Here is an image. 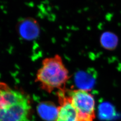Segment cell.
<instances>
[{
	"label": "cell",
	"instance_id": "obj_4",
	"mask_svg": "<svg viewBox=\"0 0 121 121\" xmlns=\"http://www.w3.org/2000/svg\"><path fill=\"white\" fill-rule=\"evenodd\" d=\"M59 106L55 121H76L77 113L66 91V89L57 92Z\"/></svg>",
	"mask_w": 121,
	"mask_h": 121
},
{
	"label": "cell",
	"instance_id": "obj_3",
	"mask_svg": "<svg viewBox=\"0 0 121 121\" xmlns=\"http://www.w3.org/2000/svg\"><path fill=\"white\" fill-rule=\"evenodd\" d=\"M31 106L28 98L0 107V121H28Z\"/></svg>",
	"mask_w": 121,
	"mask_h": 121
},
{
	"label": "cell",
	"instance_id": "obj_6",
	"mask_svg": "<svg viewBox=\"0 0 121 121\" xmlns=\"http://www.w3.org/2000/svg\"><path fill=\"white\" fill-rule=\"evenodd\" d=\"M37 111L39 116L47 121H55L58 113V107L51 102H43L38 105Z\"/></svg>",
	"mask_w": 121,
	"mask_h": 121
},
{
	"label": "cell",
	"instance_id": "obj_5",
	"mask_svg": "<svg viewBox=\"0 0 121 121\" xmlns=\"http://www.w3.org/2000/svg\"><path fill=\"white\" fill-rule=\"evenodd\" d=\"M17 30L22 38L30 40L35 39L39 35L40 28L35 19L28 17L18 23Z\"/></svg>",
	"mask_w": 121,
	"mask_h": 121
},
{
	"label": "cell",
	"instance_id": "obj_7",
	"mask_svg": "<svg viewBox=\"0 0 121 121\" xmlns=\"http://www.w3.org/2000/svg\"><path fill=\"white\" fill-rule=\"evenodd\" d=\"M100 43L102 48L112 51L117 48L118 43V38L117 35L110 31L103 33L100 37Z\"/></svg>",
	"mask_w": 121,
	"mask_h": 121
},
{
	"label": "cell",
	"instance_id": "obj_2",
	"mask_svg": "<svg viewBox=\"0 0 121 121\" xmlns=\"http://www.w3.org/2000/svg\"><path fill=\"white\" fill-rule=\"evenodd\" d=\"M77 113L76 121H95V101L94 96L85 89L66 90Z\"/></svg>",
	"mask_w": 121,
	"mask_h": 121
},
{
	"label": "cell",
	"instance_id": "obj_1",
	"mask_svg": "<svg viewBox=\"0 0 121 121\" xmlns=\"http://www.w3.org/2000/svg\"><path fill=\"white\" fill-rule=\"evenodd\" d=\"M69 77V70L62 57L56 54L42 60L41 66L37 72L35 81L42 90L51 93L55 90L65 89Z\"/></svg>",
	"mask_w": 121,
	"mask_h": 121
}]
</instances>
